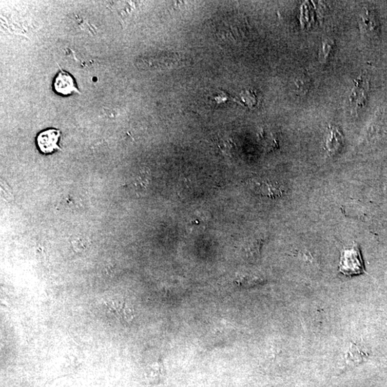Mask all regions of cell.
<instances>
[{
    "label": "cell",
    "instance_id": "1",
    "mask_svg": "<svg viewBox=\"0 0 387 387\" xmlns=\"http://www.w3.org/2000/svg\"><path fill=\"white\" fill-rule=\"evenodd\" d=\"M339 271L347 276H357L366 273L358 245L354 244L352 248L341 251Z\"/></svg>",
    "mask_w": 387,
    "mask_h": 387
},
{
    "label": "cell",
    "instance_id": "2",
    "mask_svg": "<svg viewBox=\"0 0 387 387\" xmlns=\"http://www.w3.org/2000/svg\"><path fill=\"white\" fill-rule=\"evenodd\" d=\"M369 82L366 78L360 75L354 81V86L349 95V103L355 111L361 109L366 104Z\"/></svg>",
    "mask_w": 387,
    "mask_h": 387
},
{
    "label": "cell",
    "instance_id": "3",
    "mask_svg": "<svg viewBox=\"0 0 387 387\" xmlns=\"http://www.w3.org/2000/svg\"><path fill=\"white\" fill-rule=\"evenodd\" d=\"M61 131L55 128H50L41 132L36 138L37 145L42 153L45 154L53 153L59 150V142Z\"/></svg>",
    "mask_w": 387,
    "mask_h": 387
},
{
    "label": "cell",
    "instance_id": "4",
    "mask_svg": "<svg viewBox=\"0 0 387 387\" xmlns=\"http://www.w3.org/2000/svg\"><path fill=\"white\" fill-rule=\"evenodd\" d=\"M53 88L56 93L62 95H70L73 93H80L73 78L68 72L62 70L54 79Z\"/></svg>",
    "mask_w": 387,
    "mask_h": 387
},
{
    "label": "cell",
    "instance_id": "5",
    "mask_svg": "<svg viewBox=\"0 0 387 387\" xmlns=\"http://www.w3.org/2000/svg\"><path fill=\"white\" fill-rule=\"evenodd\" d=\"M360 29L364 35L373 37L378 35L379 31V21L375 14L370 10H366L364 14L360 17Z\"/></svg>",
    "mask_w": 387,
    "mask_h": 387
},
{
    "label": "cell",
    "instance_id": "6",
    "mask_svg": "<svg viewBox=\"0 0 387 387\" xmlns=\"http://www.w3.org/2000/svg\"><path fill=\"white\" fill-rule=\"evenodd\" d=\"M343 142L342 134L340 133L337 128H332L325 143L327 151L332 154L337 152L342 146Z\"/></svg>",
    "mask_w": 387,
    "mask_h": 387
},
{
    "label": "cell",
    "instance_id": "7",
    "mask_svg": "<svg viewBox=\"0 0 387 387\" xmlns=\"http://www.w3.org/2000/svg\"><path fill=\"white\" fill-rule=\"evenodd\" d=\"M260 189L261 190V193H263V196H267L272 199L281 197L283 192L278 183L270 182V181L263 182V185L261 184Z\"/></svg>",
    "mask_w": 387,
    "mask_h": 387
},
{
    "label": "cell",
    "instance_id": "8",
    "mask_svg": "<svg viewBox=\"0 0 387 387\" xmlns=\"http://www.w3.org/2000/svg\"><path fill=\"white\" fill-rule=\"evenodd\" d=\"M334 45V42L332 40L326 39L323 41L321 52H320V61L325 62L326 61L329 55H330L331 52H332Z\"/></svg>",
    "mask_w": 387,
    "mask_h": 387
},
{
    "label": "cell",
    "instance_id": "9",
    "mask_svg": "<svg viewBox=\"0 0 387 387\" xmlns=\"http://www.w3.org/2000/svg\"><path fill=\"white\" fill-rule=\"evenodd\" d=\"M241 99L247 107L252 108L257 105V96L253 90H245L241 94Z\"/></svg>",
    "mask_w": 387,
    "mask_h": 387
},
{
    "label": "cell",
    "instance_id": "10",
    "mask_svg": "<svg viewBox=\"0 0 387 387\" xmlns=\"http://www.w3.org/2000/svg\"><path fill=\"white\" fill-rule=\"evenodd\" d=\"M218 145L219 149L227 155L232 153L235 148V143L230 139H218Z\"/></svg>",
    "mask_w": 387,
    "mask_h": 387
},
{
    "label": "cell",
    "instance_id": "11",
    "mask_svg": "<svg viewBox=\"0 0 387 387\" xmlns=\"http://www.w3.org/2000/svg\"><path fill=\"white\" fill-rule=\"evenodd\" d=\"M295 84L296 86V89L298 90V93H305L308 91L309 88V80L307 79V77L301 76L298 78L295 81Z\"/></svg>",
    "mask_w": 387,
    "mask_h": 387
}]
</instances>
